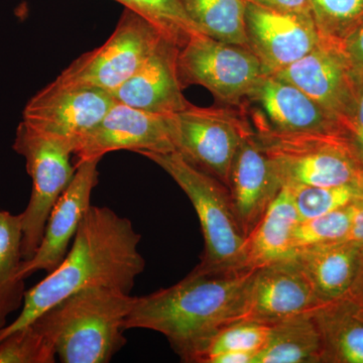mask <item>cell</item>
<instances>
[{
    "label": "cell",
    "instance_id": "cell-1",
    "mask_svg": "<svg viewBox=\"0 0 363 363\" xmlns=\"http://www.w3.org/2000/svg\"><path fill=\"white\" fill-rule=\"evenodd\" d=\"M140 240L130 219L111 208L91 205L65 259L26 291L21 314L0 328V339L84 289L102 286L130 294L145 269Z\"/></svg>",
    "mask_w": 363,
    "mask_h": 363
},
{
    "label": "cell",
    "instance_id": "cell-2",
    "mask_svg": "<svg viewBox=\"0 0 363 363\" xmlns=\"http://www.w3.org/2000/svg\"><path fill=\"white\" fill-rule=\"evenodd\" d=\"M255 269L192 271L176 285L143 297L124 321V329L162 334L182 362L192 363L200 346L214 332L238 321L248 281Z\"/></svg>",
    "mask_w": 363,
    "mask_h": 363
},
{
    "label": "cell",
    "instance_id": "cell-3",
    "mask_svg": "<svg viewBox=\"0 0 363 363\" xmlns=\"http://www.w3.org/2000/svg\"><path fill=\"white\" fill-rule=\"evenodd\" d=\"M135 300L130 294L100 286L79 291L47 310L60 362H111L128 341L124 321Z\"/></svg>",
    "mask_w": 363,
    "mask_h": 363
},
{
    "label": "cell",
    "instance_id": "cell-4",
    "mask_svg": "<svg viewBox=\"0 0 363 363\" xmlns=\"http://www.w3.org/2000/svg\"><path fill=\"white\" fill-rule=\"evenodd\" d=\"M166 171L188 196L204 236V252L197 272L243 267L247 236L234 214L228 189L220 181L189 162L178 152H140Z\"/></svg>",
    "mask_w": 363,
    "mask_h": 363
},
{
    "label": "cell",
    "instance_id": "cell-5",
    "mask_svg": "<svg viewBox=\"0 0 363 363\" xmlns=\"http://www.w3.org/2000/svg\"><path fill=\"white\" fill-rule=\"evenodd\" d=\"M255 133L272 160L283 187H362V166L344 136L325 133Z\"/></svg>",
    "mask_w": 363,
    "mask_h": 363
},
{
    "label": "cell",
    "instance_id": "cell-6",
    "mask_svg": "<svg viewBox=\"0 0 363 363\" xmlns=\"http://www.w3.org/2000/svg\"><path fill=\"white\" fill-rule=\"evenodd\" d=\"M14 152L26 159L32 179V194L21 216V255L30 259L37 252L52 207L75 175L71 162L75 145L35 130L21 121L16 130Z\"/></svg>",
    "mask_w": 363,
    "mask_h": 363
},
{
    "label": "cell",
    "instance_id": "cell-7",
    "mask_svg": "<svg viewBox=\"0 0 363 363\" xmlns=\"http://www.w3.org/2000/svg\"><path fill=\"white\" fill-rule=\"evenodd\" d=\"M162 39L149 21L125 9L109 39L72 62L55 82L112 93L140 69Z\"/></svg>",
    "mask_w": 363,
    "mask_h": 363
},
{
    "label": "cell",
    "instance_id": "cell-8",
    "mask_svg": "<svg viewBox=\"0 0 363 363\" xmlns=\"http://www.w3.org/2000/svg\"><path fill=\"white\" fill-rule=\"evenodd\" d=\"M178 73L183 88L200 85L230 106L240 107L262 76L264 66L255 52L198 35L181 48Z\"/></svg>",
    "mask_w": 363,
    "mask_h": 363
},
{
    "label": "cell",
    "instance_id": "cell-9",
    "mask_svg": "<svg viewBox=\"0 0 363 363\" xmlns=\"http://www.w3.org/2000/svg\"><path fill=\"white\" fill-rule=\"evenodd\" d=\"M250 128L241 109L190 104L174 114V145L182 157L227 187L234 157Z\"/></svg>",
    "mask_w": 363,
    "mask_h": 363
},
{
    "label": "cell",
    "instance_id": "cell-10",
    "mask_svg": "<svg viewBox=\"0 0 363 363\" xmlns=\"http://www.w3.org/2000/svg\"><path fill=\"white\" fill-rule=\"evenodd\" d=\"M240 109L257 133H325L346 138L335 117L292 83L274 74L259 79Z\"/></svg>",
    "mask_w": 363,
    "mask_h": 363
},
{
    "label": "cell",
    "instance_id": "cell-11",
    "mask_svg": "<svg viewBox=\"0 0 363 363\" xmlns=\"http://www.w3.org/2000/svg\"><path fill=\"white\" fill-rule=\"evenodd\" d=\"M323 304L294 257L252 272L238 321L259 322L272 326L309 314Z\"/></svg>",
    "mask_w": 363,
    "mask_h": 363
},
{
    "label": "cell",
    "instance_id": "cell-12",
    "mask_svg": "<svg viewBox=\"0 0 363 363\" xmlns=\"http://www.w3.org/2000/svg\"><path fill=\"white\" fill-rule=\"evenodd\" d=\"M175 114V113H174ZM174 114L154 113L116 102L74 150L77 162L116 150L174 152Z\"/></svg>",
    "mask_w": 363,
    "mask_h": 363
},
{
    "label": "cell",
    "instance_id": "cell-13",
    "mask_svg": "<svg viewBox=\"0 0 363 363\" xmlns=\"http://www.w3.org/2000/svg\"><path fill=\"white\" fill-rule=\"evenodd\" d=\"M116 102L108 91L52 81L30 98L23 109V121L35 130L76 145Z\"/></svg>",
    "mask_w": 363,
    "mask_h": 363
},
{
    "label": "cell",
    "instance_id": "cell-14",
    "mask_svg": "<svg viewBox=\"0 0 363 363\" xmlns=\"http://www.w3.org/2000/svg\"><path fill=\"white\" fill-rule=\"evenodd\" d=\"M274 75L311 97L337 119L346 135L357 106L360 81L338 45L320 42L309 54Z\"/></svg>",
    "mask_w": 363,
    "mask_h": 363
},
{
    "label": "cell",
    "instance_id": "cell-15",
    "mask_svg": "<svg viewBox=\"0 0 363 363\" xmlns=\"http://www.w3.org/2000/svg\"><path fill=\"white\" fill-rule=\"evenodd\" d=\"M245 23L248 47L267 74L292 65L321 42L311 16L281 13L247 1Z\"/></svg>",
    "mask_w": 363,
    "mask_h": 363
},
{
    "label": "cell",
    "instance_id": "cell-16",
    "mask_svg": "<svg viewBox=\"0 0 363 363\" xmlns=\"http://www.w3.org/2000/svg\"><path fill=\"white\" fill-rule=\"evenodd\" d=\"M99 162L94 159L76 164L75 175L52 207L37 252L30 259L21 262L18 271L21 279H28L40 271L49 274L65 259L79 225L91 206V195L98 184Z\"/></svg>",
    "mask_w": 363,
    "mask_h": 363
},
{
    "label": "cell",
    "instance_id": "cell-17",
    "mask_svg": "<svg viewBox=\"0 0 363 363\" xmlns=\"http://www.w3.org/2000/svg\"><path fill=\"white\" fill-rule=\"evenodd\" d=\"M281 188L272 160L250 128L234 157L227 185L234 214L247 238Z\"/></svg>",
    "mask_w": 363,
    "mask_h": 363
},
{
    "label": "cell",
    "instance_id": "cell-18",
    "mask_svg": "<svg viewBox=\"0 0 363 363\" xmlns=\"http://www.w3.org/2000/svg\"><path fill=\"white\" fill-rule=\"evenodd\" d=\"M180 48L162 38L147 61L112 92L117 102L154 112L174 114L187 108L178 73Z\"/></svg>",
    "mask_w": 363,
    "mask_h": 363
},
{
    "label": "cell",
    "instance_id": "cell-19",
    "mask_svg": "<svg viewBox=\"0 0 363 363\" xmlns=\"http://www.w3.org/2000/svg\"><path fill=\"white\" fill-rule=\"evenodd\" d=\"M301 218L288 189L283 187L247 238L243 267L257 269L297 255L295 233Z\"/></svg>",
    "mask_w": 363,
    "mask_h": 363
},
{
    "label": "cell",
    "instance_id": "cell-20",
    "mask_svg": "<svg viewBox=\"0 0 363 363\" xmlns=\"http://www.w3.org/2000/svg\"><path fill=\"white\" fill-rule=\"evenodd\" d=\"M363 253V243L343 240L298 250L295 259L323 303L340 300L350 291Z\"/></svg>",
    "mask_w": 363,
    "mask_h": 363
},
{
    "label": "cell",
    "instance_id": "cell-21",
    "mask_svg": "<svg viewBox=\"0 0 363 363\" xmlns=\"http://www.w3.org/2000/svg\"><path fill=\"white\" fill-rule=\"evenodd\" d=\"M313 317L323 344L322 363H363V321L346 298L325 303Z\"/></svg>",
    "mask_w": 363,
    "mask_h": 363
},
{
    "label": "cell",
    "instance_id": "cell-22",
    "mask_svg": "<svg viewBox=\"0 0 363 363\" xmlns=\"http://www.w3.org/2000/svg\"><path fill=\"white\" fill-rule=\"evenodd\" d=\"M323 344L313 312L272 325L253 363H322Z\"/></svg>",
    "mask_w": 363,
    "mask_h": 363
},
{
    "label": "cell",
    "instance_id": "cell-23",
    "mask_svg": "<svg viewBox=\"0 0 363 363\" xmlns=\"http://www.w3.org/2000/svg\"><path fill=\"white\" fill-rule=\"evenodd\" d=\"M21 216L0 211V328L7 318L23 307L25 279L18 276L21 255Z\"/></svg>",
    "mask_w": 363,
    "mask_h": 363
},
{
    "label": "cell",
    "instance_id": "cell-24",
    "mask_svg": "<svg viewBox=\"0 0 363 363\" xmlns=\"http://www.w3.org/2000/svg\"><path fill=\"white\" fill-rule=\"evenodd\" d=\"M189 18L212 39L247 48V0H181Z\"/></svg>",
    "mask_w": 363,
    "mask_h": 363
},
{
    "label": "cell",
    "instance_id": "cell-25",
    "mask_svg": "<svg viewBox=\"0 0 363 363\" xmlns=\"http://www.w3.org/2000/svg\"><path fill=\"white\" fill-rule=\"evenodd\" d=\"M57 336L43 313L30 324L0 339V363L56 362Z\"/></svg>",
    "mask_w": 363,
    "mask_h": 363
},
{
    "label": "cell",
    "instance_id": "cell-26",
    "mask_svg": "<svg viewBox=\"0 0 363 363\" xmlns=\"http://www.w3.org/2000/svg\"><path fill=\"white\" fill-rule=\"evenodd\" d=\"M138 13L159 30L162 37L183 48L198 35H204L189 18L181 0H116Z\"/></svg>",
    "mask_w": 363,
    "mask_h": 363
},
{
    "label": "cell",
    "instance_id": "cell-27",
    "mask_svg": "<svg viewBox=\"0 0 363 363\" xmlns=\"http://www.w3.org/2000/svg\"><path fill=\"white\" fill-rule=\"evenodd\" d=\"M271 325L238 321L214 332L200 346L192 363H209L217 355L228 352H259L271 333Z\"/></svg>",
    "mask_w": 363,
    "mask_h": 363
},
{
    "label": "cell",
    "instance_id": "cell-28",
    "mask_svg": "<svg viewBox=\"0 0 363 363\" xmlns=\"http://www.w3.org/2000/svg\"><path fill=\"white\" fill-rule=\"evenodd\" d=\"M321 42L340 45L363 21V0H310Z\"/></svg>",
    "mask_w": 363,
    "mask_h": 363
},
{
    "label": "cell",
    "instance_id": "cell-29",
    "mask_svg": "<svg viewBox=\"0 0 363 363\" xmlns=\"http://www.w3.org/2000/svg\"><path fill=\"white\" fill-rule=\"evenodd\" d=\"M288 189L301 221L321 215L357 202L363 196L359 185H343L335 187L315 186H284Z\"/></svg>",
    "mask_w": 363,
    "mask_h": 363
},
{
    "label": "cell",
    "instance_id": "cell-30",
    "mask_svg": "<svg viewBox=\"0 0 363 363\" xmlns=\"http://www.w3.org/2000/svg\"><path fill=\"white\" fill-rule=\"evenodd\" d=\"M355 203L330 213L301 221L295 233L297 252L305 248L347 240L352 226Z\"/></svg>",
    "mask_w": 363,
    "mask_h": 363
},
{
    "label": "cell",
    "instance_id": "cell-31",
    "mask_svg": "<svg viewBox=\"0 0 363 363\" xmlns=\"http://www.w3.org/2000/svg\"><path fill=\"white\" fill-rule=\"evenodd\" d=\"M346 138L353 154L363 168V78L360 81L354 113L346 130Z\"/></svg>",
    "mask_w": 363,
    "mask_h": 363
},
{
    "label": "cell",
    "instance_id": "cell-32",
    "mask_svg": "<svg viewBox=\"0 0 363 363\" xmlns=\"http://www.w3.org/2000/svg\"><path fill=\"white\" fill-rule=\"evenodd\" d=\"M341 51L350 62L358 80L363 78V21L352 33L341 43Z\"/></svg>",
    "mask_w": 363,
    "mask_h": 363
},
{
    "label": "cell",
    "instance_id": "cell-33",
    "mask_svg": "<svg viewBox=\"0 0 363 363\" xmlns=\"http://www.w3.org/2000/svg\"><path fill=\"white\" fill-rule=\"evenodd\" d=\"M257 6L281 13L304 14L312 16L310 0H247Z\"/></svg>",
    "mask_w": 363,
    "mask_h": 363
},
{
    "label": "cell",
    "instance_id": "cell-34",
    "mask_svg": "<svg viewBox=\"0 0 363 363\" xmlns=\"http://www.w3.org/2000/svg\"><path fill=\"white\" fill-rule=\"evenodd\" d=\"M343 298H346V300L357 306L363 305V253L354 281H353L350 291Z\"/></svg>",
    "mask_w": 363,
    "mask_h": 363
},
{
    "label": "cell",
    "instance_id": "cell-35",
    "mask_svg": "<svg viewBox=\"0 0 363 363\" xmlns=\"http://www.w3.org/2000/svg\"><path fill=\"white\" fill-rule=\"evenodd\" d=\"M255 355V352L223 353L211 358L209 363H253Z\"/></svg>",
    "mask_w": 363,
    "mask_h": 363
},
{
    "label": "cell",
    "instance_id": "cell-36",
    "mask_svg": "<svg viewBox=\"0 0 363 363\" xmlns=\"http://www.w3.org/2000/svg\"><path fill=\"white\" fill-rule=\"evenodd\" d=\"M347 240L363 243V208L358 204V200L357 203H355V211L354 215H353L352 226H351Z\"/></svg>",
    "mask_w": 363,
    "mask_h": 363
},
{
    "label": "cell",
    "instance_id": "cell-37",
    "mask_svg": "<svg viewBox=\"0 0 363 363\" xmlns=\"http://www.w3.org/2000/svg\"><path fill=\"white\" fill-rule=\"evenodd\" d=\"M354 305V304H353ZM354 311L355 314H357V316L358 318H360V319L363 321V305L362 306H357L354 305Z\"/></svg>",
    "mask_w": 363,
    "mask_h": 363
},
{
    "label": "cell",
    "instance_id": "cell-38",
    "mask_svg": "<svg viewBox=\"0 0 363 363\" xmlns=\"http://www.w3.org/2000/svg\"><path fill=\"white\" fill-rule=\"evenodd\" d=\"M362 187H363V181H362Z\"/></svg>",
    "mask_w": 363,
    "mask_h": 363
}]
</instances>
